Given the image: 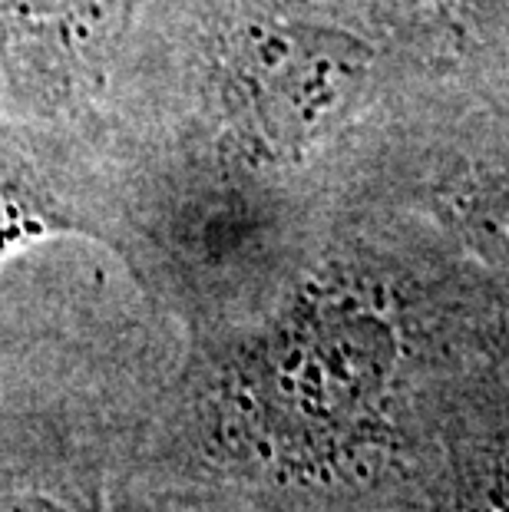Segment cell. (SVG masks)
<instances>
[{"instance_id":"6da1fadb","label":"cell","mask_w":509,"mask_h":512,"mask_svg":"<svg viewBox=\"0 0 509 512\" xmlns=\"http://www.w3.org/2000/svg\"><path fill=\"white\" fill-rule=\"evenodd\" d=\"M397 364L384 304L354 288L314 291L268 341L258 397L288 450L331 460L377 433Z\"/></svg>"},{"instance_id":"7a4b0ae2","label":"cell","mask_w":509,"mask_h":512,"mask_svg":"<svg viewBox=\"0 0 509 512\" xmlns=\"http://www.w3.org/2000/svg\"><path fill=\"white\" fill-rule=\"evenodd\" d=\"M374 50L341 27L245 24L225 53V100L258 156L295 162L354 110Z\"/></svg>"},{"instance_id":"3957f363","label":"cell","mask_w":509,"mask_h":512,"mask_svg":"<svg viewBox=\"0 0 509 512\" xmlns=\"http://www.w3.org/2000/svg\"><path fill=\"white\" fill-rule=\"evenodd\" d=\"M453 222L486 265L509 275V169L486 172L453 195Z\"/></svg>"},{"instance_id":"277c9868","label":"cell","mask_w":509,"mask_h":512,"mask_svg":"<svg viewBox=\"0 0 509 512\" xmlns=\"http://www.w3.org/2000/svg\"><path fill=\"white\" fill-rule=\"evenodd\" d=\"M447 512H509V473H490L453 496Z\"/></svg>"},{"instance_id":"5b68a950","label":"cell","mask_w":509,"mask_h":512,"mask_svg":"<svg viewBox=\"0 0 509 512\" xmlns=\"http://www.w3.org/2000/svg\"><path fill=\"white\" fill-rule=\"evenodd\" d=\"M73 4H80V0H0V10L20 17H53Z\"/></svg>"},{"instance_id":"8992f818","label":"cell","mask_w":509,"mask_h":512,"mask_svg":"<svg viewBox=\"0 0 509 512\" xmlns=\"http://www.w3.org/2000/svg\"><path fill=\"white\" fill-rule=\"evenodd\" d=\"M20 238H24V222L17 219L14 209L0 199V258H4V252L10 245H17Z\"/></svg>"},{"instance_id":"52a82bcc","label":"cell","mask_w":509,"mask_h":512,"mask_svg":"<svg viewBox=\"0 0 509 512\" xmlns=\"http://www.w3.org/2000/svg\"><path fill=\"white\" fill-rule=\"evenodd\" d=\"M0 512H67V509L53 506L47 499H37V496H7V499H0Z\"/></svg>"},{"instance_id":"ba28073f","label":"cell","mask_w":509,"mask_h":512,"mask_svg":"<svg viewBox=\"0 0 509 512\" xmlns=\"http://www.w3.org/2000/svg\"><path fill=\"white\" fill-rule=\"evenodd\" d=\"M437 4H447V0H437Z\"/></svg>"}]
</instances>
